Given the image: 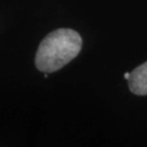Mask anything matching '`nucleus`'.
Wrapping results in <instances>:
<instances>
[{"instance_id": "1", "label": "nucleus", "mask_w": 147, "mask_h": 147, "mask_svg": "<svg viewBox=\"0 0 147 147\" xmlns=\"http://www.w3.org/2000/svg\"><path fill=\"white\" fill-rule=\"evenodd\" d=\"M82 38L73 30L59 28L40 42L35 58L36 67L44 73H51L65 65L79 55Z\"/></svg>"}, {"instance_id": "2", "label": "nucleus", "mask_w": 147, "mask_h": 147, "mask_svg": "<svg viewBox=\"0 0 147 147\" xmlns=\"http://www.w3.org/2000/svg\"><path fill=\"white\" fill-rule=\"evenodd\" d=\"M127 83L132 93L135 95H147V62L132 71Z\"/></svg>"}, {"instance_id": "3", "label": "nucleus", "mask_w": 147, "mask_h": 147, "mask_svg": "<svg viewBox=\"0 0 147 147\" xmlns=\"http://www.w3.org/2000/svg\"><path fill=\"white\" fill-rule=\"evenodd\" d=\"M124 78H125L126 80L129 79V78H130V73H125V74H124Z\"/></svg>"}]
</instances>
